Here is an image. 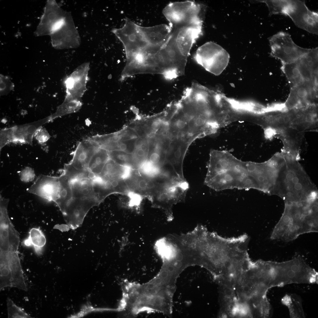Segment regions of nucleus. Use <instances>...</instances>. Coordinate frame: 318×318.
<instances>
[{
	"label": "nucleus",
	"mask_w": 318,
	"mask_h": 318,
	"mask_svg": "<svg viewBox=\"0 0 318 318\" xmlns=\"http://www.w3.org/2000/svg\"><path fill=\"white\" fill-rule=\"evenodd\" d=\"M121 168L120 178L123 180L127 179L129 178L132 173V168L130 166L126 165H123Z\"/></svg>",
	"instance_id": "29"
},
{
	"label": "nucleus",
	"mask_w": 318,
	"mask_h": 318,
	"mask_svg": "<svg viewBox=\"0 0 318 318\" xmlns=\"http://www.w3.org/2000/svg\"><path fill=\"white\" fill-rule=\"evenodd\" d=\"M72 32L71 31H69L68 32V34L69 35H72Z\"/></svg>",
	"instance_id": "36"
},
{
	"label": "nucleus",
	"mask_w": 318,
	"mask_h": 318,
	"mask_svg": "<svg viewBox=\"0 0 318 318\" xmlns=\"http://www.w3.org/2000/svg\"><path fill=\"white\" fill-rule=\"evenodd\" d=\"M34 137L40 143H43L48 140L51 136L47 130L42 127L39 129L35 133Z\"/></svg>",
	"instance_id": "27"
},
{
	"label": "nucleus",
	"mask_w": 318,
	"mask_h": 318,
	"mask_svg": "<svg viewBox=\"0 0 318 318\" xmlns=\"http://www.w3.org/2000/svg\"><path fill=\"white\" fill-rule=\"evenodd\" d=\"M113 32L122 44L126 57L143 50L148 45L138 25L126 18L124 26L113 30Z\"/></svg>",
	"instance_id": "7"
},
{
	"label": "nucleus",
	"mask_w": 318,
	"mask_h": 318,
	"mask_svg": "<svg viewBox=\"0 0 318 318\" xmlns=\"http://www.w3.org/2000/svg\"><path fill=\"white\" fill-rule=\"evenodd\" d=\"M89 69L88 63L77 68L64 81L66 89L65 99L81 100L86 90Z\"/></svg>",
	"instance_id": "10"
},
{
	"label": "nucleus",
	"mask_w": 318,
	"mask_h": 318,
	"mask_svg": "<svg viewBox=\"0 0 318 318\" xmlns=\"http://www.w3.org/2000/svg\"><path fill=\"white\" fill-rule=\"evenodd\" d=\"M7 306L8 318H32L23 309L17 306L9 298H8L7 299Z\"/></svg>",
	"instance_id": "22"
},
{
	"label": "nucleus",
	"mask_w": 318,
	"mask_h": 318,
	"mask_svg": "<svg viewBox=\"0 0 318 318\" xmlns=\"http://www.w3.org/2000/svg\"><path fill=\"white\" fill-rule=\"evenodd\" d=\"M194 59L198 64L213 74H220L227 66L230 56L220 45L209 42L197 50Z\"/></svg>",
	"instance_id": "4"
},
{
	"label": "nucleus",
	"mask_w": 318,
	"mask_h": 318,
	"mask_svg": "<svg viewBox=\"0 0 318 318\" xmlns=\"http://www.w3.org/2000/svg\"><path fill=\"white\" fill-rule=\"evenodd\" d=\"M297 60L290 63L282 64L281 67V70L285 75L291 87L304 82L300 74Z\"/></svg>",
	"instance_id": "19"
},
{
	"label": "nucleus",
	"mask_w": 318,
	"mask_h": 318,
	"mask_svg": "<svg viewBox=\"0 0 318 318\" xmlns=\"http://www.w3.org/2000/svg\"><path fill=\"white\" fill-rule=\"evenodd\" d=\"M317 201L285 203L284 213L274 228L271 239L288 242L301 235L317 232Z\"/></svg>",
	"instance_id": "3"
},
{
	"label": "nucleus",
	"mask_w": 318,
	"mask_h": 318,
	"mask_svg": "<svg viewBox=\"0 0 318 318\" xmlns=\"http://www.w3.org/2000/svg\"><path fill=\"white\" fill-rule=\"evenodd\" d=\"M110 309L102 308H95L89 304L84 306L80 310L74 314L72 315L70 318H80L93 312L110 310Z\"/></svg>",
	"instance_id": "25"
},
{
	"label": "nucleus",
	"mask_w": 318,
	"mask_h": 318,
	"mask_svg": "<svg viewBox=\"0 0 318 318\" xmlns=\"http://www.w3.org/2000/svg\"><path fill=\"white\" fill-rule=\"evenodd\" d=\"M64 23L63 19L59 20L57 21L53 25L52 28V31L55 32L59 29L63 25Z\"/></svg>",
	"instance_id": "31"
},
{
	"label": "nucleus",
	"mask_w": 318,
	"mask_h": 318,
	"mask_svg": "<svg viewBox=\"0 0 318 318\" xmlns=\"http://www.w3.org/2000/svg\"><path fill=\"white\" fill-rule=\"evenodd\" d=\"M258 2L265 3L267 6L269 15L281 14L286 15L292 0H262Z\"/></svg>",
	"instance_id": "20"
},
{
	"label": "nucleus",
	"mask_w": 318,
	"mask_h": 318,
	"mask_svg": "<svg viewBox=\"0 0 318 318\" xmlns=\"http://www.w3.org/2000/svg\"><path fill=\"white\" fill-rule=\"evenodd\" d=\"M269 41L271 55L279 59L282 64L290 63L300 58L311 49L297 45L287 33L280 32L270 37Z\"/></svg>",
	"instance_id": "6"
},
{
	"label": "nucleus",
	"mask_w": 318,
	"mask_h": 318,
	"mask_svg": "<svg viewBox=\"0 0 318 318\" xmlns=\"http://www.w3.org/2000/svg\"><path fill=\"white\" fill-rule=\"evenodd\" d=\"M14 87L13 83L8 77L0 75L1 95L8 93L13 89Z\"/></svg>",
	"instance_id": "26"
},
{
	"label": "nucleus",
	"mask_w": 318,
	"mask_h": 318,
	"mask_svg": "<svg viewBox=\"0 0 318 318\" xmlns=\"http://www.w3.org/2000/svg\"><path fill=\"white\" fill-rule=\"evenodd\" d=\"M127 195L129 199L128 207L130 208L138 207L141 205L143 199V197L141 194L129 191L127 192Z\"/></svg>",
	"instance_id": "24"
},
{
	"label": "nucleus",
	"mask_w": 318,
	"mask_h": 318,
	"mask_svg": "<svg viewBox=\"0 0 318 318\" xmlns=\"http://www.w3.org/2000/svg\"><path fill=\"white\" fill-rule=\"evenodd\" d=\"M249 238L246 234L224 238L213 232L206 251V269L216 281L225 278L240 269L248 256Z\"/></svg>",
	"instance_id": "2"
},
{
	"label": "nucleus",
	"mask_w": 318,
	"mask_h": 318,
	"mask_svg": "<svg viewBox=\"0 0 318 318\" xmlns=\"http://www.w3.org/2000/svg\"><path fill=\"white\" fill-rule=\"evenodd\" d=\"M317 105H315L300 109L292 127L304 132L317 130Z\"/></svg>",
	"instance_id": "15"
},
{
	"label": "nucleus",
	"mask_w": 318,
	"mask_h": 318,
	"mask_svg": "<svg viewBox=\"0 0 318 318\" xmlns=\"http://www.w3.org/2000/svg\"><path fill=\"white\" fill-rule=\"evenodd\" d=\"M82 105L81 100L64 99L63 103L57 107L55 112L50 115L52 121L58 117L77 112Z\"/></svg>",
	"instance_id": "18"
},
{
	"label": "nucleus",
	"mask_w": 318,
	"mask_h": 318,
	"mask_svg": "<svg viewBox=\"0 0 318 318\" xmlns=\"http://www.w3.org/2000/svg\"><path fill=\"white\" fill-rule=\"evenodd\" d=\"M156 183L154 179H150L147 181V189L153 190L156 188Z\"/></svg>",
	"instance_id": "30"
},
{
	"label": "nucleus",
	"mask_w": 318,
	"mask_h": 318,
	"mask_svg": "<svg viewBox=\"0 0 318 318\" xmlns=\"http://www.w3.org/2000/svg\"><path fill=\"white\" fill-rule=\"evenodd\" d=\"M304 135V132L290 127L279 132L275 137L279 139L282 142V152L298 160Z\"/></svg>",
	"instance_id": "11"
},
{
	"label": "nucleus",
	"mask_w": 318,
	"mask_h": 318,
	"mask_svg": "<svg viewBox=\"0 0 318 318\" xmlns=\"http://www.w3.org/2000/svg\"><path fill=\"white\" fill-rule=\"evenodd\" d=\"M286 16L298 27L314 34H318V14L311 11L304 1L293 0Z\"/></svg>",
	"instance_id": "9"
},
{
	"label": "nucleus",
	"mask_w": 318,
	"mask_h": 318,
	"mask_svg": "<svg viewBox=\"0 0 318 318\" xmlns=\"http://www.w3.org/2000/svg\"><path fill=\"white\" fill-rule=\"evenodd\" d=\"M35 175L34 170L31 168L28 167L24 169L20 173L21 180L25 182L32 181L34 179Z\"/></svg>",
	"instance_id": "28"
},
{
	"label": "nucleus",
	"mask_w": 318,
	"mask_h": 318,
	"mask_svg": "<svg viewBox=\"0 0 318 318\" xmlns=\"http://www.w3.org/2000/svg\"><path fill=\"white\" fill-rule=\"evenodd\" d=\"M46 242L45 236L41 229L34 228L30 230L28 236L23 240L22 243L24 246L33 247L36 253L40 255Z\"/></svg>",
	"instance_id": "17"
},
{
	"label": "nucleus",
	"mask_w": 318,
	"mask_h": 318,
	"mask_svg": "<svg viewBox=\"0 0 318 318\" xmlns=\"http://www.w3.org/2000/svg\"><path fill=\"white\" fill-rule=\"evenodd\" d=\"M119 147L121 150L125 151L127 148L126 145L124 143H121L119 145Z\"/></svg>",
	"instance_id": "34"
},
{
	"label": "nucleus",
	"mask_w": 318,
	"mask_h": 318,
	"mask_svg": "<svg viewBox=\"0 0 318 318\" xmlns=\"http://www.w3.org/2000/svg\"><path fill=\"white\" fill-rule=\"evenodd\" d=\"M66 40L68 41H69L71 39L69 37H68L67 38Z\"/></svg>",
	"instance_id": "35"
},
{
	"label": "nucleus",
	"mask_w": 318,
	"mask_h": 318,
	"mask_svg": "<svg viewBox=\"0 0 318 318\" xmlns=\"http://www.w3.org/2000/svg\"><path fill=\"white\" fill-rule=\"evenodd\" d=\"M203 5L194 1L175 2L166 6L163 13L169 23L203 24Z\"/></svg>",
	"instance_id": "5"
},
{
	"label": "nucleus",
	"mask_w": 318,
	"mask_h": 318,
	"mask_svg": "<svg viewBox=\"0 0 318 318\" xmlns=\"http://www.w3.org/2000/svg\"><path fill=\"white\" fill-rule=\"evenodd\" d=\"M0 150L7 144L14 142L13 127L6 128L0 131Z\"/></svg>",
	"instance_id": "23"
},
{
	"label": "nucleus",
	"mask_w": 318,
	"mask_h": 318,
	"mask_svg": "<svg viewBox=\"0 0 318 318\" xmlns=\"http://www.w3.org/2000/svg\"><path fill=\"white\" fill-rule=\"evenodd\" d=\"M137 154L140 157H143L145 155V152L144 150L142 148H139L137 151Z\"/></svg>",
	"instance_id": "33"
},
{
	"label": "nucleus",
	"mask_w": 318,
	"mask_h": 318,
	"mask_svg": "<svg viewBox=\"0 0 318 318\" xmlns=\"http://www.w3.org/2000/svg\"><path fill=\"white\" fill-rule=\"evenodd\" d=\"M140 30L148 45L161 48L169 37L171 28L162 24L150 27L139 26Z\"/></svg>",
	"instance_id": "13"
},
{
	"label": "nucleus",
	"mask_w": 318,
	"mask_h": 318,
	"mask_svg": "<svg viewBox=\"0 0 318 318\" xmlns=\"http://www.w3.org/2000/svg\"><path fill=\"white\" fill-rule=\"evenodd\" d=\"M52 121L50 115L43 119L26 124L12 127L14 143L32 145V140L37 131L44 124Z\"/></svg>",
	"instance_id": "14"
},
{
	"label": "nucleus",
	"mask_w": 318,
	"mask_h": 318,
	"mask_svg": "<svg viewBox=\"0 0 318 318\" xmlns=\"http://www.w3.org/2000/svg\"><path fill=\"white\" fill-rule=\"evenodd\" d=\"M146 183L147 180L143 179H140L138 182V186L141 190H145L147 189Z\"/></svg>",
	"instance_id": "32"
},
{
	"label": "nucleus",
	"mask_w": 318,
	"mask_h": 318,
	"mask_svg": "<svg viewBox=\"0 0 318 318\" xmlns=\"http://www.w3.org/2000/svg\"><path fill=\"white\" fill-rule=\"evenodd\" d=\"M317 92L318 87L309 82H304L291 87L288 97L284 104L286 110L317 105Z\"/></svg>",
	"instance_id": "8"
},
{
	"label": "nucleus",
	"mask_w": 318,
	"mask_h": 318,
	"mask_svg": "<svg viewBox=\"0 0 318 318\" xmlns=\"http://www.w3.org/2000/svg\"><path fill=\"white\" fill-rule=\"evenodd\" d=\"M300 59L315 76H318V48L311 49Z\"/></svg>",
	"instance_id": "21"
},
{
	"label": "nucleus",
	"mask_w": 318,
	"mask_h": 318,
	"mask_svg": "<svg viewBox=\"0 0 318 318\" xmlns=\"http://www.w3.org/2000/svg\"><path fill=\"white\" fill-rule=\"evenodd\" d=\"M9 261L12 277V287L27 291V289L25 282L23 271L18 253L11 254Z\"/></svg>",
	"instance_id": "16"
},
{
	"label": "nucleus",
	"mask_w": 318,
	"mask_h": 318,
	"mask_svg": "<svg viewBox=\"0 0 318 318\" xmlns=\"http://www.w3.org/2000/svg\"><path fill=\"white\" fill-rule=\"evenodd\" d=\"M59 189L58 176L42 175L37 179L28 191L55 202L58 197Z\"/></svg>",
	"instance_id": "12"
},
{
	"label": "nucleus",
	"mask_w": 318,
	"mask_h": 318,
	"mask_svg": "<svg viewBox=\"0 0 318 318\" xmlns=\"http://www.w3.org/2000/svg\"><path fill=\"white\" fill-rule=\"evenodd\" d=\"M160 125L153 132L161 149L173 158H184L192 143L207 136L206 122L192 109L171 102L159 113Z\"/></svg>",
	"instance_id": "1"
}]
</instances>
